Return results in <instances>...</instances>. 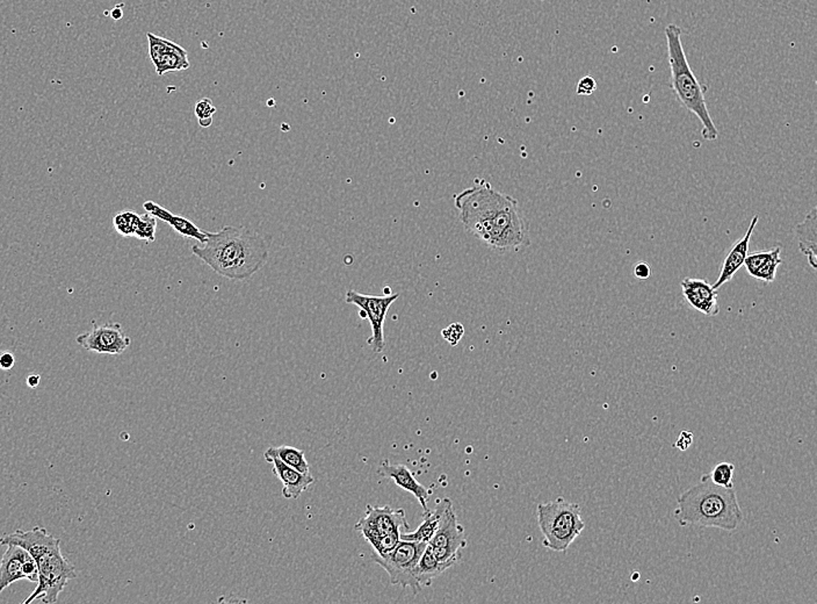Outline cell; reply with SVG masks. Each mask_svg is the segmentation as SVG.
Instances as JSON below:
<instances>
[{"label":"cell","instance_id":"obj_22","mask_svg":"<svg viewBox=\"0 0 817 604\" xmlns=\"http://www.w3.org/2000/svg\"><path fill=\"white\" fill-rule=\"evenodd\" d=\"M266 455H272L277 457L280 460L288 465L290 468H295L301 473L308 474L310 473V465L305 459V453L301 448H294V446H270L266 451Z\"/></svg>","mask_w":817,"mask_h":604},{"label":"cell","instance_id":"obj_7","mask_svg":"<svg viewBox=\"0 0 817 604\" xmlns=\"http://www.w3.org/2000/svg\"><path fill=\"white\" fill-rule=\"evenodd\" d=\"M426 548L427 543L401 539L392 551L382 555L374 553L372 559L388 573L392 585L411 589V592L416 595L422 589L415 580V568Z\"/></svg>","mask_w":817,"mask_h":604},{"label":"cell","instance_id":"obj_24","mask_svg":"<svg viewBox=\"0 0 817 604\" xmlns=\"http://www.w3.org/2000/svg\"><path fill=\"white\" fill-rule=\"evenodd\" d=\"M734 472H735V465L724 461L715 465L713 470L707 474V477L716 486L733 488Z\"/></svg>","mask_w":817,"mask_h":604},{"label":"cell","instance_id":"obj_1","mask_svg":"<svg viewBox=\"0 0 817 604\" xmlns=\"http://www.w3.org/2000/svg\"><path fill=\"white\" fill-rule=\"evenodd\" d=\"M463 228L482 243L499 253L529 246V226L518 200L479 181L455 196Z\"/></svg>","mask_w":817,"mask_h":604},{"label":"cell","instance_id":"obj_26","mask_svg":"<svg viewBox=\"0 0 817 604\" xmlns=\"http://www.w3.org/2000/svg\"><path fill=\"white\" fill-rule=\"evenodd\" d=\"M780 253H781V249H780L779 246L773 248V249L764 250V251L751 253V255H748L743 265L746 266V271H748V273L752 277V276L755 274V272L757 271L759 268H761L765 263L770 261L771 258H773L774 256L780 255Z\"/></svg>","mask_w":817,"mask_h":604},{"label":"cell","instance_id":"obj_4","mask_svg":"<svg viewBox=\"0 0 817 604\" xmlns=\"http://www.w3.org/2000/svg\"><path fill=\"white\" fill-rule=\"evenodd\" d=\"M674 520L681 526L715 528L734 533L743 522L735 488H724L711 483L704 474L700 483L678 496Z\"/></svg>","mask_w":817,"mask_h":604},{"label":"cell","instance_id":"obj_23","mask_svg":"<svg viewBox=\"0 0 817 604\" xmlns=\"http://www.w3.org/2000/svg\"><path fill=\"white\" fill-rule=\"evenodd\" d=\"M141 215L131 211L120 212L113 218V226L122 236H135Z\"/></svg>","mask_w":817,"mask_h":604},{"label":"cell","instance_id":"obj_34","mask_svg":"<svg viewBox=\"0 0 817 604\" xmlns=\"http://www.w3.org/2000/svg\"><path fill=\"white\" fill-rule=\"evenodd\" d=\"M634 274L637 279L646 281V279H649V278L651 277L653 271H651V268H650L649 265L646 264V263H639V264L635 266Z\"/></svg>","mask_w":817,"mask_h":604},{"label":"cell","instance_id":"obj_21","mask_svg":"<svg viewBox=\"0 0 817 604\" xmlns=\"http://www.w3.org/2000/svg\"><path fill=\"white\" fill-rule=\"evenodd\" d=\"M190 66L188 54H187L186 50L181 47L179 44L171 42V48H170L168 53L165 54L162 59L159 61L158 64L155 66V68L157 75L164 76L166 75L168 72H177L187 70Z\"/></svg>","mask_w":817,"mask_h":604},{"label":"cell","instance_id":"obj_36","mask_svg":"<svg viewBox=\"0 0 817 604\" xmlns=\"http://www.w3.org/2000/svg\"><path fill=\"white\" fill-rule=\"evenodd\" d=\"M111 16H112L113 19L116 20V21L121 19L122 16H123V12H122L121 6L114 7V9L111 11Z\"/></svg>","mask_w":817,"mask_h":604},{"label":"cell","instance_id":"obj_17","mask_svg":"<svg viewBox=\"0 0 817 604\" xmlns=\"http://www.w3.org/2000/svg\"><path fill=\"white\" fill-rule=\"evenodd\" d=\"M143 208L146 213H149V214L153 215L155 218L170 224L174 231L183 236L194 238L201 244L205 243L207 241V233L196 227V224L190 221L188 218H183L181 215H174L173 213L165 209L158 203H153V201H146L143 203Z\"/></svg>","mask_w":817,"mask_h":604},{"label":"cell","instance_id":"obj_29","mask_svg":"<svg viewBox=\"0 0 817 604\" xmlns=\"http://www.w3.org/2000/svg\"><path fill=\"white\" fill-rule=\"evenodd\" d=\"M194 113L199 121L213 120V116L216 113V107L209 98H202L196 101Z\"/></svg>","mask_w":817,"mask_h":604},{"label":"cell","instance_id":"obj_3","mask_svg":"<svg viewBox=\"0 0 817 604\" xmlns=\"http://www.w3.org/2000/svg\"><path fill=\"white\" fill-rule=\"evenodd\" d=\"M9 544L25 548L38 565V585L24 604L31 603L38 598L46 604L56 603L68 581L77 578L75 566L61 552V540L48 533L44 528L36 526L27 531L16 530V533L0 538V545Z\"/></svg>","mask_w":817,"mask_h":604},{"label":"cell","instance_id":"obj_15","mask_svg":"<svg viewBox=\"0 0 817 604\" xmlns=\"http://www.w3.org/2000/svg\"><path fill=\"white\" fill-rule=\"evenodd\" d=\"M758 215H755L750 222L749 228H748L746 234L743 235V237H741L740 240L731 246L729 253L724 258L718 279L713 285L715 290H719L720 287L724 286V283L731 281L734 276L742 268L744 261L749 255L750 241H751L752 234L755 231L756 226L758 223Z\"/></svg>","mask_w":817,"mask_h":604},{"label":"cell","instance_id":"obj_18","mask_svg":"<svg viewBox=\"0 0 817 604\" xmlns=\"http://www.w3.org/2000/svg\"><path fill=\"white\" fill-rule=\"evenodd\" d=\"M798 249L808 258L813 270L817 268V211L811 209L805 220L796 227Z\"/></svg>","mask_w":817,"mask_h":604},{"label":"cell","instance_id":"obj_33","mask_svg":"<svg viewBox=\"0 0 817 604\" xmlns=\"http://www.w3.org/2000/svg\"><path fill=\"white\" fill-rule=\"evenodd\" d=\"M16 364L14 355L10 351H4L0 353V370L9 371Z\"/></svg>","mask_w":817,"mask_h":604},{"label":"cell","instance_id":"obj_30","mask_svg":"<svg viewBox=\"0 0 817 604\" xmlns=\"http://www.w3.org/2000/svg\"><path fill=\"white\" fill-rule=\"evenodd\" d=\"M463 333H465V329H463L462 324L454 323L442 331V333L445 340L451 343L452 346H457L459 341L462 338Z\"/></svg>","mask_w":817,"mask_h":604},{"label":"cell","instance_id":"obj_27","mask_svg":"<svg viewBox=\"0 0 817 604\" xmlns=\"http://www.w3.org/2000/svg\"><path fill=\"white\" fill-rule=\"evenodd\" d=\"M156 229H157V218L149 213L141 215L135 237L146 242H155Z\"/></svg>","mask_w":817,"mask_h":604},{"label":"cell","instance_id":"obj_31","mask_svg":"<svg viewBox=\"0 0 817 604\" xmlns=\"http://www.w3.org/2000/svg\"><path fill=\"white\" fill-rule=\"evenodd\" d=\"M597 90V81L591 76H585L578 81L576 94L578 96H591Z\"/></svg>","mask_w":817,"mask_h":604},{"label":"cell","instance_id":"obj_2","mask_svg":"<svg viewBox=\"0 0 817 604\" xmlns=\"http://www.w3.org/2000/svg\"><path fill=\"white\" fill-rule=\"evenodd\" d=\"M207 233L203 246H192L193 255L230 281H246L260 271L270 253L264 238L246 229L225 226L218 233Z\"/></svg>","mask_w":817,"mask_h":604},{"label":"cell","instance_id":"obj_12","mask_svg":"<svg viewBox=\"0 0 817 604\" xmlns=\"http://www.w3.org/2000/svg\"><path fill=\"white\" fill-rule=\"evenodd\" d=\"M0 561V593L20 580L38 583V565L29 551L16 544L6 545Z\"/></svg>","mask_w":817,"mask_h":604},{"label":"cell","instance_id":"obj_32","mask_svg":"<svg viewBox=\"0 0 817 604\" xmlns=\"http://www.w3.org/2000/svg\"><path fill=\"white\" fill-rule=\"evenodd\" d=\"M693 442H694V435L691 431L684 430L678 437L677 441L674 442V448H678L681 451H686L691 448Z\"/></svg>","mask_w":817,"mask_h":604},{"label":"cell","instance_id":"obj_10","mask_svg":"<svg viewBox=\"0 0 817 604\" xmlns=\"http://www.w3.org/2000/svg\"><path fill=\"white\" fill-rule=\"evenodd\" d=\"M355 529L362 535L372 548L383 537L402 530L410 529L403 509H392L389 505L374 507L367 505L366 515L357 520Z\"/></svg>","mask_w":817,"mask_h":604},{"label":"cell","instance_id":"obj_13","mask_svg":"<svg viewBox=\"0 0 817 604\" xmlns=\"http://www.w3.org/2000/svg\"><path fill=\"white\" fill-rule=\"evenodd\" d=\"M681 292L687 303L706 316H716L720 313L718 290L705 279L685 278L681 283Z\"/></svg>","mask_w":817,"mask_h":604},{"label":"cell","instance_id":"obj_25","mask_svg":"<svg viewBox=\"0 0 817 604\" xmlns=\"http://www.w3.org/2000/svg\"><path fill=\"white\" fill-rule=\"evenodd\" d=\"M148 38V44H149V56L153 66H157L159 61L162 59L165 54L168 53L170 48H171L172 41L168 39L161 38L153 33H148L146 34Z\"/></svg>","mask_w":817,"mask_h":604},{"label":"cell","instance_id":"obj_8","mask_svg":"<svg viewBox=\"0 0 817 604\" xmlns=\"http://www.w3.org/2000/svg\"><path fill=\"white\" fill-rule=\"evenodd\" d=\"M427 545L438 561L448 568L460 560L461 550L467 546L466 533L457 520L451 498H444V511L438 529Z\"/></svg>","mask_w":817,"mask_h":604},{"label":"cell","instance_id":"obj_5","mask_svg":"<svg viewBox=\"0 0 817 604\" xmlns=\"http://www.w3.org/2000/svg\"><path fill=\"white\" fill-rule=\"evenodd\" d=\"M681 27L670 24L665 29V38L668 44V61L671 70V88L689 112L693 113L699 119L702 125V137L707 141L718 140L719 131L715 126L709 107L706 104L705 92L707 88L702 86L696 76L691 69L686 54L681 44Z\"/></svg>","mask_w":817,"mask_h":604},{"label":"cell","instance_id":"obj_28","mask_svg":"<svg viewBox=\"0 0 817 604\" xmlns=\"http://www.w3.org/2000/svg\"><path fill=\"white\" fill-rule=\"evenodd\" d=\"M781 263L783 261H781L780 255L774 256L773 258H771L761 268H759L752 277L757 281H765V283H773L778 268H779V265H781Z\"/></svg>","mask_w":817,"mask_h":604},{"label":"cell","instance_id":"obj_35","mask_svg":"<svg viewBox=\"0 0 817 604\" xmlns=\"http://www.w3.org/2000/svg\"><path fill=\"white\" fill-rule=\"evenodd\" d=\"M41 377L39 374H31L27 378V385L31 388H36L40 385Z\"/></svg>","mask_w":817,"mask_h":604},{"label":"cell","instance_id":"obj_11","mask_svg":"<svg viewBox=\"0 0 817 604\" xmlns=\"http://www.w3.org/2000/svg\"><path fill=\"white\" fill-rule=\"evenodd\" d=\"M78 344L87 351L103 355H121L131 346V338L120 323H106L78 335Z\"/></svg>","mask_w":817,"mask_h":604},{"label":"cell","instance_id":"obj_6","mask_svg":"<svg viewBox=\"0 0 817 604\" xmlns=\"http://www.w3.org/2000/svg\"><path fill=\"white\" fill-rule=\"evenodd\" d=\"M537 516L542 544L552 551L566 552L585 528L581 505L563 498L539 503Z\"/></svg>","mask_w":817,"mask_h":604},{"label":"cell","instance_id":"obj_9","mask_svg":"<svg viewBox=\"0 0 817 604\" xmlns=\"http://www.w3.org/2000/svg\"><path fill=\"white\" fill-rule=\"evenodd\" d=\"M398 296L400 294L397 293L392 296H370L353 290L346 293L345 301L357 306L360 309V318L370 321L372 337L368 338L367 343L373 348L375 353H381L385 350L383 326L390 306L398 299Z\"/></svg>","mask_w":817,"mask_h":604},{"label":"cell","instance_id":"obj_20","mask_svg":"<svg viewBox=\"0 0 817 604\" xmlns=\"http://www.w3.org/2000/svg\"><path fill=\"white\" fill-rule=\"evenodd\" d=\"M444 511V498L438 502L435 510L424 513V520L414 533H402L401 539L410 540V542L427 543L432 538L435 531L438 529L439 522Z\"/></svg>","mask_w":817,"mask_h":604},{"label":"cell","instance_id":"obj_19","mask_svg":"<svg viewBox=\"0 0 817 604\" xmlns=\"http://www.w3.org/2000/svg\"><path fill=\"white\" fill-rule=\"evenodd\" d=\"M447 570L448 567L438 561L427 545L415 568V580L417 585H420V588L423 589L424 587L432 585L433 580Z\"/></svg>","mask_w":817,"mask_h":604},{"label":"cell","instance_id":"obj_14","mask_svg":"<svg viewBox=\"0 0 817 604\" xmlns=\"http://www.w3.org/2000/svg\"><path fill=\"white\" fill-rule=\"evenodd\" d=\"M265 460L272 466L274 475L283 483V495L288 500H298L314 483L315 478L310 473L305 474L290 468L277 457L264 453Z\"/></svg>","mask_w":817,"mask_h":604},{"label":"cell","instance_id":"obj_16","mask_svg":"<svg viewBox=\"0 0 817 604\" xmlns=\"http://www.w3.org/2000/svg\"><path fill=\"white\" fill-rule=\"evenodd\" d=\"M377 473L382 477L394 480L395 483L398 487H401L404 490L412 494L418 500L420 505L423 507L424 513L430 510L429 507H427V502H429L431 490L426 488L423 485H420L415 478L414 473L405 465L390 464L388 460H385L380 465Z\"/></svg>","mask_w":817,"mask_h":604}]
</instances>
